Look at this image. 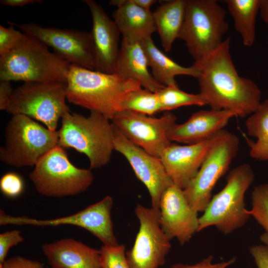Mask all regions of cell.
<instances>
[{
    "instance_id": "9a60e30c",
    "label": "cell",
    "mask_w": 268,
    "mask_h": 268,
    "mask_svg": "<svg viewBox=\"0 0 268 268\" xmlns=\"http://www.w3.org/2000/svg\"><path fill=\"white\" fill-rule=\"evenodd\" d=\"M113 129L114 150L126 158L136 177L146 187L150 196L151 207L159 209L163 193L174 184L160 158L150 154L132 142L114 126Z\"/></svg>"
},
{
    "instance_id": "8fae6325",
    "label": "cell",
    "mask_w": 268,
    "mask_h": 268,
    "mask_svg": "<svg viewBox=\"0 0 268 268\" xmlns=\"http://www.w3.org/2000/svg\"><path fill=\"white\" fill-rule=\"evenodd\" d=\"M113 200L107 196L98 202L70 215L50 219H37L27 216H12L0 210V225H28L35 226H57L71 225L80 227L90 232L103 245L117 246L118 243L113 230L111 210Z\"/></svg>"
},
{
    "instance_id": "2e32d148",
    "label": "cell",
    "mask_w": 268,
    "mask_h": 268,
    "mask_svg": "<svg viewBox=\"0 0 268 268\" xmlns=\"http://www.w3.org/2000/svg\"><path fill=\"white\" fill-rule=\"evenodd\" d=\"M159 210L161 227L170 240L176 238L183 246L199 232L198 212L189 204L183 189L176 185L164 191Z\"/></svg>"
},
{
    "instance_id": "e0dca14e",
    "label": "cell",
    "mask_w": 268,
    "mask_h": 268,
    "mask_svg": "<svg viewBox=\"0 0 268 268\" xmlns=\"http://www.w3.org/2000/svg\"><path fill=\"white\" fill-rule=\"evenodd\" d=\"M223 129L201 142L185 145L171 143L160 158L173 184L184 189L196 176L213 145L223 135Z\"/></svg>"
},
{
    "instance_id": "7402d4cb",
    "label": "cell",
    "mask_w": 268,
    "mask_h": 268,
    "mask_svg": "<svg viewBox=\"0 0 268 268\" xmlns=\"http://www.w3.org/2000/svg\"><path fill=\"white\" fill-rule=\"evenodd\" d=\"M109 4L117 7L112 16L123 38L140 42L151 38L156 31L150 10L135 5L131 0H111Z\"/></svg>"
},
{
    "instance_id": "8992f818",
    "label": "cell",
    "mask_w": 268,
    "mask_h": 268,
    "mask_svg": "<svg viewBox=\"0 0 268 268\" xmlns=\"http://www.w3.org/2000/svg\"><path fill=\"white\" fill-rule=\"evenodd\" d=\"M0 161L15 167H34L58 145V131H52L22 114L12 115L4 131Z\"/></svg>"
},
{
    "instance_id": "3957f363",
    "label": "cell",
    "mask_w": 268,
    "mask_h": 268,
    "mask_svg": "<svg viewBox=\"0 0 268 268\" xmlns=\"http://www.w3.org/2000/svg\"><path fill=\"white\" fill-rule=\"evenodd\" d=\"M70 66L50 52L42 42L23 33L11 51L0 56V81L61 82L67 85Z\"/></svg>"
},
{
    "instance_id": "f35d334b",
    "label": "cell",
    "mask_w": 268,
    "mask_h": 268,
    "mask_svg": "<svg viewBox=\"0 0 268 268\" xmlns=\"http://www.w3.org/2000/svg\"><path fill=\"white\" fill-rule=\"evenodd\" d=\"M259 12L262 19L268 25V0H261Z\"/></svg>"
},
{
    "instance_id": "603a6c76",
    "label": "cell",
    "mask_w": 268,
    "mask_h": 268,
    "mask_svg": "<svg viewBox=\"0 0 268 268\" xmlns=\"http://www.w3.org/2000/svg\"><path fill=\"white\" fill-rule=\"evenodd\" d=\"M146 55L148 66L155 80L164 86L178 85L177 75H184L198 78L200 69L195 63L191 67L181 66L168 57L155 46L151 38L140 42Z\"/></svg>"
},
{
    "instance_id": "8d00e7d4",
    "label": "cell",
    "mask_w": 268,
    "mask_h": 268,
    "mask_svg": "<svg viewBox=\"0 0 268 268\" xmlns=\"http://www.w3.org/2000/svg\"><path fill=\"white\" fill-rule=\"evenodd\" d=\"M13 90L10 81H0V110H6L11 98Z\"/></svg>"
},
{
    "instance_id": "ffe728a7",
    "label": "cell",
    "mask_w": 268,
    "mask_h": 268,
    "mask_svg": "<svg viewBox=\"0 0 268 268\" xmlns=\"http://www.w3.org/2000/svg\"><path fill=\"white\" fill-rule=\"evenodd\" d=\"M52 268H101L100 250L73 238H63L42 246Z\"/></svg>"
},
{
    "instance_id": "f546056e",
    "label": "cell",
    "mask_w": 268,
    "mask_h": 268,
    "mask_svg": "<svg viewBox=\"0 0 268 268\" xmlns=\"http://www.w3.org/2000/svg\"><path fill=\"white\" fill-rule=\"evenodd\" d=\"M101 268H130L124 245H103L100 248Z\"/></svg>"
},
{
    "instance_id": "d4e9b609",
    "label": "cell",
    "mask_w": 268,
    "mask_h": 268,
    "mask_svg": "<svg viewBox=\"0 0 268 268\" xmlns=\"http://www.w3.org/2000/svg\"><path fill=\"white\" fill-rule=\"evenodd\" d=\"M224 2L243 45L252 46L256 39V21L260 11L261 0H225Z\"/></svg>"
},
{
    "instance_id": "4316f807",
    "label": "cell",
    "mask_w": 268,
    "mask_h": 268,
    "mask_svg": "<svg viewBox=\"0 0 268 268\" xmlns=\"http://www.w3.org/2000/svg\"><path fill=\"white\" fill-rule=\"evenodd\" d=\"M157 93L161 112H169L183 106L207 105L205 99L200 93H187L181 90L178 85L165 86Z\"/></svg>"
},
{
    "instance_id": "83f0119b",
    "label": "cell",
    "mask_w": 268,
    "mask_h": 268,
    "mask_svg": "<svg viewBox=\"0 0 268 268\" xmlns=\"http://www.w3.org/2000/svg\"><path fill=\"white\" fill-rule=\"evenodd\" d=\"M160 110L158 93L142 87L131 91L122 105V111H130L150 116L160 112Z\"/></svg>"
},
{
    "instance_id": "f1b7e54d",
    "label": "cell",
    "mask_w": 268,
    "mask_h": 268,
    "mask_svg": "<svg viewBox=\"0 0 268 268\" xmlns=\"http://www.w3.org/2000/svg\"><path fill=\"white\" fill-rule=\"evenodd\" d=\"M251 198L252 207L249 213L268 233V183L255 186Z\"/></svg>"
},
{
    "instance_id": "52a82bcc",
    "label": "cell",
    "mask_w": 268,
    "mask_h": 268,
    "mask_svg": "<svg viewBox=\"0 0 268 268\" xmlns=\"http://www.w3.org/2000/svg\"><path fill=\"white\" fill-rule=\"evenodd\" d=\"M216 0H187L185 19L179 39L195 62L202 60L222 43L228 30L226 11Z\"/></svg>"
},
{
    "instance_id": "ac0fdd59",
    "label": "cell",
    "mask_w": 268,
    "mask_h": 268,
    "mask_svg": "<svg viewBox=\"0 0 268 268\" xmlns=\"http://www.w3.org/2000/svg\"><path fill=\"white\" fill-rule=\"evenodd\" d=\"M89 7L92 19L90 33L93 44L95 70L115 74L120 51L121 33L113 19L100 4L93 0H83Z\"/></svg>"
},
{
    "instance_id": "d590c367",
    "label": "cell",
    "mask_w": 268,
    "mask_h": 268,
    "mask_svg": "<svg viewBox=\"0 0 268 268\" xmlns=\"http://www.w3.org/2000/svg\"><path fill=\"white\" fill-rule=\"evenodd\" d=\"M250 253L258 268H268V246L254 245L250 248Z\"/></svg>"
},
{
    "instance_id": "ba28073f",
    "label": "cell",
    "mask_w": 268,
    "mask_h": 268,
    "mask_svg": "<svg viewBox=\"0 0 268 268\" xmlns=\"http://www.w3.org/2000/svg\"><path fill=\"white\" fill-rule=\"evenodd\" d=\"M29 177L38 193L53 198L82 193L94 179L91 169L75 167L69 160L64 148L59 145L38 161Z\"/></svg>"
},
{
    "instance_id": "277c9868",
    "label": "cell",
    "mask_w": 268,
    "mask_h": 268,
    "mask_svg": "<svg viewBox=\"0 0 268 268\" xmlns=\"http://www.w3.org/2000/svg\"><path fill=\"white\" fill-rule=\"evenodd\" d=\"M103 115L90 111L87 117L70 112L62 118L58 130V145L73 148L85 154L90 169L100 168L109 163L114 149V129Z\"/></svg>"
},
{
    "instance_id": "d6986e66",
    "label": "cell",
    "mask_w": 268,
    "mask_h": 268,
    "mask_svg": "<svg viewBox=\"0 0 268 268\" xmlns=\"http://www.w3.org/2000/svg\"><path fill=\"white\" fill-rule=\"evenodd\" d=\"M233 117L236 115L230 111L201 110L194 113L186 122L174 125L168 137L171 141L187 144L201 142L222 130Z\"/></svg>"
},
{
    "instance_id": "4fadbf2b",
    "label": "cell",
    "mask_w": 268,
    "mask_h": 268,
    "mask_svg": "<svg viewBox=\"0 0 268 268\" xmlns=\"http://www.w3.org/2000/svg\"><path fill=\"white\" fill-rule=\"evenodd\" d=\"M7 23L52 47L55 54L70 64L95 70L90 33L70 29L45 27L34 22Z\"/></svg>"
},
{
    "instance_id": "4dcf8cb0",
    "label": "cell",
    "mask_w": 268,
    "mask_h": 268,
    "mask_svg": "<svg viewBox=\"0 0 268 268\" xmlns=\"http://www.w3.org/2000/svg\"><path fill=\"white\" fill-rule=\"evenodd\" d=\"M0 189L2 193L7 197H17L24 190L23 180L17 173H7L0 180Z\"/></svg>"
},
{
    "instance_id": "cb8c5ba5",
    "label": "cell",
    "mask_w": 268,
    "mask_h": 268,
    "mask_svg": "<svg viewBox=\"0 0 268 268\" xmlns=\"http://www.w3.org/2000/svg\"><path fill=\"white\" fill-rule=\"evenodd\" d=\"M187 0L163 1L153 12L156 31L166 52L179 39L184 24Z\"/></svg>"
},
{
    "instance_id": "1f68e13d",
    "label": "cell",
    "mask_w": 268,
    "mask_h": 268,
    "mask_svg": "<svg viewBox=\"0 0 268 268\" xmlns=\"http://www.w3.org/2000/svg\"><path fill=\"white\" fill-rule=\"evenodd\" d=\"M9 25L8 28L0 25V56L11 51L23 36V32Z\"/></svg>"
},
{
    "instance_id": "ab89813d",
    "label": "cell",
    "mask_w": 268,
    "mask_h": 268,
    "mask_svg": "<svg viewBox=\"0 0 268 268\" xmlns=\"http://www.w3.org/2000/svg\"><path fill=\"white\" fill-rule=\"evenodd\" d=\"M135 5L148 10H150L151 6L157 2L156 0H131Z\"/></svg>"
},
{
    "instance_id": "74e56055",
    "label": "cell",
    "mask_w": 268,
    "mask_h": 268,
    "mask_svg": "<svg viewBox=\"0 0 268 268\" xmlns=\"http://www.w3.org/2000/svg\"><path fill=\"white\" fill-rule=\"evenodd\" d=\"M41 0H1V4L11 7H23L28 4L42 3Z\"/></svg>"
},
{
    "instance_id": "e575fe53",
    "label": "cell",
    "mask_w": 268,
    "mask_h": 268,
    "mask_svg": "<svg viewBox=\"0 0 268 268\" xmlns=\"http://www.w3.org/2000/svg\"><path fill=\"white\" fill-rule=\"evenodd\" d=\"M212 256L209 255L195 265L176 264L173 265L170 268H226L234 263L236 260V258L234 257L227 261L213 264L212 263Z\"/></svg>"
},
{
    "instance_id": "836d02e7",
    "label": "cell",
    "mask_w": 268,
    "mask_h": 268,
    "mask_svg": "<svg viewBox=\"0 0 268 268\" xmlns=\"http://www.w3.org/2000/svg\"><path fill=\"white\" fill-rule=\"evenodd\" d=\"M0 268H45L44 264L22 256H16L6 259Z\"/></svg>"
},
{
    "instance_id": "30bf717a",
    "label": "cell",
    "mask_w": 268,
    "mask_h": 268,
    "mask_svg": "<svg viewBox=\"0 0 268 268\" xmlns=\"http://www.w3.org/2000/svg\"><path fill=\"white\" fill-rule=\"evenodd\" d=\"M239 145L238 137L226 130L211 147L196 176L183 189L189 204L197 211L203 212L206 209L213 187L229 169Z\"/></svg>"
},
{
    "instance_id": "6da1fadb",
    "label": "cell",
    "mask_w": 268,
    "mask_h": 268,
    "mask_svg": "<svg viewBox=\"0 0 268 268\" xmlns=\"http://www.w3.org/2000/svg\"><path fill=\"white\" fill-rule=\"evenodd\" d=\"M230 38L227 37L202 60L199 67L200 93L210 109L233 112L244 118L255 112L261 102V92L251 79L240 76L233 63Z\"/></svg>"
},
{
    "instance_id": "484cf974",
    "label": "cell",
    "mask_w": 268,
    "mask_h": 268,
    "mask_svg": "<svg viewBox=\"0 0 268 268\" xmlns=\"http://www.w3.org/2000/svg\"><path fill=\"white\" fill-rule=\"evenodd\" d=\"M248 134L257 138L255 142L248 140L250 155L260 161L268 160V99L261 102L257 110L247 119Z\"/></svg>"
},
{
    "instance_id": "d6a6232c",
    "label": "cell",
    "mask_w": 268,
    "mask_h": 268,
    "mask_svg": "<svg viewBox=\"0 0 268 268\" xmlns=\"http://www.w3.org/2000/svg\"><path fill=\"white\" fill-rule=\"evenodd\" d=\"M24 238L20 230L14 229L0 234V265L7 259L9 249L23 242Z\"/></svg>"
},
{
    "instance_id": "7a4b0ae2",
    "label": "cell",
    "mask_w": 268,
    "mask_h": 268,
    "mask_svg": "<svg viewBox=\"0 0 268 268\" xmlns=\"http://www.w3.org/2000/svg\"><path fill=\"white\" fill-rule=\"evenodd\" d=\"M70 103L98 112L109 120L122 111L128 95L141 87L134 80L70 64L66 85Z\"/></svg>"
},
{
    "instance_id": "5b68a950",
    "label": "cell",
    "mask_w": 268,
    "mask_h": 268,
    "mask_svg": "<svg viewBox=\"0 0 268 268\" xmlns=\"http://www.w3.org/2000/svg\"><path fill=\"white\" fill-rule=\"evenodd\" d=\"M255 178L252 167L243 164L232 169L225 187L211 198L199 217V232L214 226L227 235L243 227L251 216L245 207L244 196Z\"/></svg>"
},
{
    "instance_id": "44dd1931",
    "label": "cell",
    "mask_w": 268,
    "mask_h": 268,
    "mask_svg": "<svg viewBox=\"0 0 268 268\" xmlns=\"http://www.w3.org/2000/svg\"><path fill=\"white\" fill-rule=\"evenodd\" d=\"M147 60L139 42L122 38L115 74L138 82L142 87L158 92L165 86L158 82L148 69Z\"/></svg>"
},
{
    "instance_id": "7c38bea8",
    "label": "cell",
    "mask_w": 268,
    "mask_h": 268,
    "mask_svg": "<svg viewBox=\"0 0 268 268\" xmlns=\"http://www.w3.org/2000/svg\"><path fill=\"white\" fill-rule=\"evenodd\" d=\"M134 212L139 228L133 247L126 255L130 268H158L166 261L171 245L160 223V210L140 204Z\"/></svg>"
},
{
    "instance_id": "9c48e42d",
    "label": "cell",
    "mask_w": 268,
    "mask_h": 268,
    "mask_svg": "<svg viewBox=\"0 0 268 268\" xmlns=\"http://www.w3.org/2000/svg\"><path fill=\"white\" fill-rule=\"evenodd\" d=\"M66 87L61 82H24L13 90L6 111L26 115L57 131L59 119L70 112L66 103Z\"/></svg>"
},
{
    "instance_id": "60d3db41",
    "label": "cell",
    "mask_w": 268,
    "mask_h": 268,
    "mask_svg": "<svg viewBox=\"0 0 268 268\" xmlns=\"http://www.w3.org/2000/svg\"><path fill=\"white\" fill-rule=\"evenodd\" d=\"M260 239L266 245L268 246V233L265 232L260 236Z\"/></svg>"
},
{
    "instance_id": "5bb4252c",
    "label": "cell",
    "mask_w": 268,
    "mask_h": 268,
    "mask_svg": "<svg viewBox=\"0 0 268 268\" xmlns=\"http://www.w3.org/2000/svg\"><path fill=\"white\" fill-rule=\"evenodd\" d=\"M111 121L127 138L150 154L160 158L163 151L171 143L168 133L176 124L177 117L169 111L155 118L122 110Z\"/></svg>"
}]
</instances>
